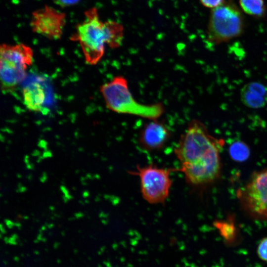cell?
Instances as JSON below:
<instances>
[{
    "mask_svg": "<svg viewBox=\"0 0 267 267\" xmlns=\"http://www.w3.org/2000/svg\"><path fill=\"white\" fill-rule=\"evenodd\" d=\"M224 144L222 139L209 134L200 121L192 120L174 149L181 172L190 185L203 187L216 181L221 176L220 152Z\"/></svg>",
    "mask_w": 267,
    "mask_h": 267,
    "instance_id": "cell-1",
    "label": "cell"
},
{
    "mask_svg": "<svg viewBox=\"0 0 267 267\" xmlns=\"http://www.w3.org/2000/svg\"><path fill=\"white\" fill-rule=\"evenodd\" d=\"M85 16L84 20L77 25L71 40L79 43L86 61L93 65L102 58L105 45L117 48L122 44L124 27L115 21H102L95 7L87 10Z\"/></svg>",
    "mask_w": 267,
    "mask_h": 267,
    "instance_id": "cell-2",
    "label": "cell"
},
{
    "mask_svg": "<svg viewBox=\"0 0 267 267\" xmlns=\"http://www.w3.org/2000/svg\"><path fill=\"white\" fill-rule=\"evenodd\" d=\"M100 91L107 107L116 113L135 115L156 120L164 112L161 102L145 104L138 102L129 90L127 80L122 76L115 77L102 85Z\"/></svg>",
    "mask_w": 267,
    "mask_h": 267,
    "instance_id": "cell-3",
    "label": "cell"
},
{
    "mask_svg": "<svg viewBox=\"0 0 267 267\" xmlns=\"http://www.w3.org/2000/svg\"><path fill=\"white\" fill-rule=\"evenodd\" d=\"M245 20L240 9L231 0H224L212 9L207 26L209 41L215 44L227 42L240 36Z\"/></svg>",
    "mask_w": 267,
    "mask_h": 267,
    "instance_id": "cell-4",
    "label": "cell"
},
{
    "mask_svg": "<svg viewBox=\"0 0 267 267\" xmlns=\"http://www.w3.org/2000/svg\"><path fill=\"white\" fill-rule=\"evenodd\" d=\"M33 61L32 48L23 44H3L0 49V77L2 89L11 91L25 79Z\"/></svg>",
    "mask_w": 267,
    "mask_h": 267,
    "instance_id": "cell-5",
    "label": "cell"
},
{
    "mask_svg": "<svg viewBox=\"0 0 267 267\" xmlns=\"http://www.w3.org/2000/svg\"><path fill=\"white\" fill-rule=\"evenodd\" d=\"M178 169L159 167L153 164L138 165L129 173L139 177L143 198L150 204L164 203L173 184L171 174Z\"/></svg>",
    "mask_w": 267,
    "mask_h": 267,
    "instance_id": "cell-6",
    "label": "cell"
},
{
    "mask_svg": "<svg viewBox=\"0 0 267 267\" xmlns=\"http://www.w3.org/2000/svg\"><path fill=\"white\" fill-rule=\"evenodd\" d=\"M241 207L251 218L267 222V168L254 172L237 192Z\"/></svg>",
    "mask_w": 267,
    "mask_h": 267,
    "instance_id": "cell-7",
    "label": "cell"
},
{
    "mask_svg": "<svg viewBox=\"0 0 267 267\" xmlns=\"http://www.w3.org/2000/svg\"><path fill=\"white\" fill-rule=\"evenodd\" d=\"M65 13L49 6L32 13L30 22L33 32L48 39H59L65 24Z\"/></svg>",
    "mask_w": 267,
    "mask_h": 267,
    "instance_id": "cell-8",
    "label": "cell"
},
{
    "mask_svg": "<svg viewBox=\"0 0 267 267\" xmlns=\"http://www.w3.org/2000/svg\"><path fill=\"white\" fill-rule=\"evenodd\" d=\"M171 132L162 122L152 120L141 131L138 142L140 146L147 151L162 149L169 141Z\"/></svg>",
    "mask_w": 267,
    "mask_h": 267,
    "instance_id": "cell-9",
    "label": "cell"
},
{
    "mask_svg": "<svg viewBox=\"0 0 267 267\" xmlns=\"http://www.w3.org/2000/svg\"><path fill=\"white\" fill-rule=\"evenodd\" d=\"M23 102L31 111L47 112L46 107L47 94L44 86L38 81H34L25 86L22 89Z\"/></svg>",
    "mask_w": 267,
    "mask_h": 267,
    "instance_id": "cell-10",
    "label": "cell"
},
{
    "mask_svg": "<svg viewBox=\"0 0 267 267\" xmlns=\"http://www.w3.org/2000/svg\"><path fill=\"white\" fill-rule=\"evenodd\" d=\"M240 95L242 102L249 108H261L267 104V87L259 82L245 85L241 90Z\"/></svg>",
    "mask_w": 267,
    "mask_h": 267,
    "instance_id": "cell-11",
    "label": "cell"
},
{
    "mask_svg": "<svg viewBox=\"0 0 267 267\" xmlns=\"http://www.w3.org/2000/svg\"><path fill=\"white\" fill-rule=\"evenodd\" d=\"M213 223L226 245L233 246L240 242L239 232L232 217L230 216L226 220L215 221Z\"/></svg>",
    "mask_w": 267,
    "mask_h": 267,
    "instance_id": "cell-12",
    "label": "cell"
},
{
    "mask_svg": "<svg viewBox=\"0 0 267 267\" xmlns=\"http://www.w3.org/2000/svg\"><path fill=\"white\" fill-rule=\"evenodd\" d=\"M239 5L244 12L255 18L263 17L266 12L264 0H238Z\"/></svg>",
    "mask_w": 267,
    "mask_h": 267,
    "instance_id": "cell-13",
    "label": "cell"
},
{
    "mask_svg": "<svg viewBox=\"0 0 267 267\" xmlns=\"http://www.w3.org/2000/svg\"><path fill=\"white\" fill-rule=\"evenodd\" d=\"M231 158L236 162H242L248 159L250 154L249 147L244 142L240 140L233 142L229 147Z\"/></svg>",
    "mask_w": 267,
    "mask_h": 267,
    "instance_id": "cell-14",
    "label": "cell"
},
{
    "mask_svg": "<svg viewBox=\"0 0 267 267\" xmlns=\"http://www.w3.org/2000/svg\"><path fill=\"white\" fill-rule=\"evenodd\" d=\"M257 253L262 261L267 263V236L263 238L259 242Z\"/></svg>",
    "mask_w": 267,
    "mask_h": 267,
    "instance_id": "cell-15",
    "label": "cell"
},
{
    "mask_svg": "<svg viewBox=\"0 0 267 267\" xmlns=\"http://www.w3.org/2000/svg\"><path fill=\"white\" fill-rule=\"evenodd\" d=\"M225 0H199L200 2L206 7L213 9L221 5Z\"/></svg>",
    "mask_w": 267,
    "mask_h": 267,
    "instance_id": "cell-16",
    "label": "cell"
},
{
    "mask_svg": "<svg viewBox=\"0 0 267 267\" xmlns=\"http://www.w3.org/2000/svg\"><path fill=\"white\" fill-rule=\"evenodd\" d=\"M80 0H53L54 2L62 7L71 6L76 4Z\"/></svg>",
    "mask_w": 267,
    "mask_h": 267,
    "instance_id": "cell-17",
    "label": "cell"
}]
</instances>
